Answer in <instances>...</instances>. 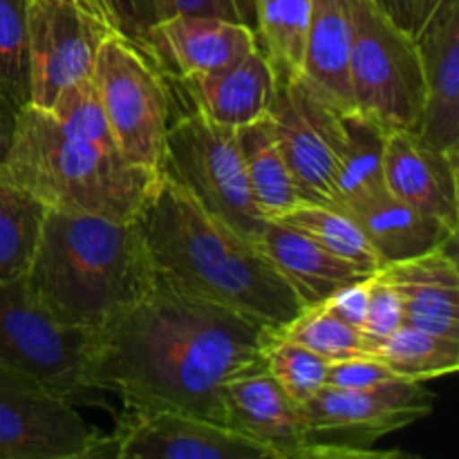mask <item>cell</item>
<instances>
[{"label":"cell","mask_w":459,"mask_h":459,"mask_svg":"<svg viewBox=\"0 0 459 459\" xmlns=\"http://www.w3.org/2000/svg\"><path fill=\"white\" fill-rule=\"evenodd\" d=\"M224 426L255 439L276 459H300L307 430L300 406L281 388L267 368L236 377L222 388Z\"/></svg>","instance_id":"cell-17"},{"label":"cell","mask_w":459,"mask_h":459,"mask_svg":"<svg viewBox=\"0 0 459 459\" xmlns=\"http://www.w3.org/2000/svg\"><path fill=\"white\" fill-rule=\"evenodd\" d=\"M157 278L175 290L282 330L305 309L258 245L211 218L160 175L134 218Z\"/></svg>","instance_id":"cell-2"},{"label":"cell","mask_w":459,"mask_h":459,"mask_svg":"<svg viewBox=\"0 0 459 459\" xmlns=\"http://www.w3.org/2000/svg\"><path fill=\"white\" fill-rule=\"evenodd\" d=\"M166 81L188 99L191 108L229 128H240L267 115L276 90V74L260 48L222 70Z\"/></svg>","instance_id":"cell-18"},{"label":"cell","mask_w":459,"mask_h":459,"mask_svg":"<svg viewBox=\"0 0 459 459\" xmlns=\"http://www.w3.org/2000/svg\"><path fill=\"white\" fill-rule=\"evenodd\" d=\"M339 211L350 215L361 229L377 258L381 260V267L444 249L457 240L455 229L412 209L390 191Z\"/></svg>","instance_id":"cell-20"},{"label":"cell","mask_w":459,"mask_h":459,"mask_svg":"<svg viewBox=\"0 0 459 459\" xmlns=\"http://www.w3.org/2000/svg\"><path fill=\"white\" fill-rule=\"evenodd\" d=\"M424 108L415 134L435 151L459 155V0H444L417 34Z\"/></svg>","instance_id":"cell-15"},{"label":"cell","mask_w":459,"mask_h":459,"mask_svg":"<svg viewBox=\"0 0 459 459\" xmlns=\"http://www.w3.org/2000/svg\"><path fill=\"white\" fill-rule=\"evenodd\" d=\"M343 130L345 142L336 173V209H345L388 191L384 179L388 130L357 110L343 112Z\"/></svg>","instance_id":"cell-24"},{"label":"cell","mask_w":459,"mask_h":459,"mask_svg":"<svg viewBox=\"0 0 459 459\" xmlns=\"http://www.w3.org/2000/svg\"><path fill=\"white\" fill-rule=\"evenodd\" d=\"M160 175L186 191L211 218L258 245L267 220L251 197L236 128L188 108L170 119Z\"/></svg>","instance_id":"cell-5"},{"label":"cell","mask_w":459,"mask_h":459,"mask_svg":"<svg viewBox=\"0 0 459 459\" xmlns=\"http://www.w3.org/2000/svg\"><path fill=\"white\" fill-rule=\"evenodd\" d=\"M236 139L251 197L264 220H278L282 213L300 204L269 117L264 115L236 128Z\"/></svg>","instance_id":"cell-23"},{"label":"cell","mask_w":459,"mask_h":459,"mask_svg":"<svg viewBox=\"0 0 459 459\" xmlns=\"http://www.w3.org/2000/svg\"><path fill=\"white\" fill-rule=\"evenodd\" d=\"M368 287H370V276L341 287V290H336L334 294L321 305H325V307L332 309L336 316H341L343 321H348L350 325L361 330L368 312Z\"/></svg>","instance_id":"cell-36"},{"label":"cell","mask_w":459,"mask_h":459,"mask_svg":"<svg viewBox=\"0 0 459 459\" xmlns=\"http://www.w3.org/2000/svg\"><path fill=\"white\" fill-rule=\"evenodd\" d=\"M48 112L61 124L63 130L74 137L117 151L92 76L67 85Z\"/></svg>","instance_id":"cell-32"},{"label":"cell","mask_w":459,"mask_h":459,"mask_svg":"<svg viewBox=\"0 0 459 459\" xmlns=\"http://www.w3.org/2000/svg\"><path fill=\"white\" fill-rule=\"evenodd\" d=\"M372 357L384 361L402 379L430 381L457 370L459 339H448L403 323L372 350Z\"/></svg>","instance_id":"cell-26"},{"label":"cell","mask_w":459,"mask_h":459,"mask_svg":"<svg viewBox=\"0 0 459 459\" xmlns=\"http://www.w3.org/2000/svg\"><path fill=\"white\" fill-rule=\"evenodd\" d=\"M27 4L30 0H0V92L18 110L30 106Z\"/></svg>","instance_id":"cell-30"},{"label":"cell","mask_w":459,"mask_h":459,"mask_svg":"<svg viewBox=\"0 0 459 459\" xmlns=\"http://www.w3.org/2000/svg\"><path fill=\"white\" fill-rule=\"evenodd\" d=\"M258 247L278 273L290 282L305 307L325 303L341 287L372 276L336 258L305 233L276 220H267Z\"/></svg>","instance_id":"cell-21"},{"label":"cell","mask_w":459,"mask_h":459,"mask_svg":"<svg viewBox=\"0 0 459 459\" xmlns=\"http://www.w3.org/2000/svg\"><path fill=\"white\" fill-rule=\"evenodd\" d=\"M103 439L70 399L0 368V459L99 457Z\"/></svg>","instance_id":"cell-12"},{"label":"cell","mask_w":459,"mask_h":459,"mask_svg":"<svg viewBox=\"0 0 459 459\" xmlns=\"http://www.w3.org/2000/svg\"><path fill=\"white\" fill-rule=\"evenodd\" d=\"M350 40L352 22L348 0H312L300 74L341 110H352Z\"/></svg>","instance_id":"cell-22"},{"label":"cell","mask_w":459,"mask_h":459,"mask_svg":"<svg viewBox=\"0 0 459 459\" xmlns=\"http://www.w3.org/2000/svg\"><path fill=\"white\" fill-rule=\"evenodd\" d=\"M99 457L117 459H276L255 439L179 411L126 412Z\"/></svg>","instance_id":"cell-13"},{"label":"cell","mask_w":459,"mask_h":459,"mask_svg":"<svg viewBox=\"0 0 459 459\" xmlns=\"http://www.w3.org/2000/svg\"><path fill=\"white\" fill-rule=\"evenodd\" d=\"M390 21L412 34V0H372Z\"/></svg>","instance_id":"cell-38"},{"label":"cell","mask_w":459,"mask_h":459,"mask_svg":"<svg viewBox=\"0 0 459 459\" xmlns=\"http://www.w3.org/2000/svg\"><path fill=\"white\" fill-rule=\"evenodd\" d=\"M115 30L103 0H30V106L49 110L67 85L90 79L99 45Z\"/></svg>","instance_id":"cell-10"},{"label":"cell","mask_w":459,"mask_h":459,"mask_svg":"<svg viewBox=\"0 0 459 459\" xmlns=\"http://www.w3.org/2000/svg\"><path fill=\"white\" fill-rule=\"evenodd\" d=\"M22 281L54 321L94 332L151 290L155 269L134 220L48 209Z\"/></svg>","instance_id":"cell-3"},{"label":"cell","mask_w":459,"mask_h":459,"mask_svg":"<svg viewBox=\"0 0 459 459\" xmlns=\"http://www.w3.org/2000/svg\"><path fill=\"white\" fill-rule=\"evenodd\" d=\"M312 0H254L255 43L267 56L276 83L300 74Z\"/></svg>","instance_id":"cell-25"},{"label":"cell","mask_w":459,"mask_h":459,"mask_svg":"<svg viewBox=\"0 0 459 459\" xmlns=\"http://www.w3.org/2000/svg\"><path fill=\"white\" fill-rule=\"evenodd\" d=\"M278 334L305 345L307 350L316 352L318 357L325 359L327 363L368 354L363 332L359 327L350 325L341 316H336L325 305L305 307L290 325L278 330Z\"/></svg>","instance_id":"cell-29"},{"label":"cell","mask_w":459,"mask_h":459,"mask_svg":"<svg viewBox=\"0 0 459 459\" xmlns=\"http://www.w3.org/2000/svg\"><path fill=\"white\" fill-rule=\"evenodd\" d=\"M278 330L157 278L151 290L90 332L85 381L126 412L179 411L224 424L222 388L264 366Z\"/></svg>","instance_id":"cell-1"},{"label":"cell","mask_w":459,"mask_h":459,"mask_svg":"<svg viewBox=\"0 0 459 459\" xmlns=\"http://www.w3.org/2000/svg\"><path fill=\"white\" fill-rule=\"evenodd\" d=\"M88 352V330L54 321L22 278L0 282V368L31 377L72 403H99L85 381Z\"/></svg>","instance_id":"cell-9"},{"label":"cell","mask_w":459,"mask_h":459,"mask_svg":"<svg viewBox=\"0 0 459 459\" xmlns=\"http://www.w3.org/2000/svg\"><path fill=\"white\" fill-rule=\"evenodd\" d=\"M451 249L384 264L379 273L402 299L406 325L459 339V267Z\"/></svg>","instance_id":"cell-19"},{"label":"cell","mask_w":459,"mask_h":459,"mask_svg":"<svg viewBox=\"0 0 459 459\" xmlns=\"http://www.w3.org/2000/svg\"><path fill=\"white\" fill-rule=\"evenodd\" d=\"M343 112L303 74L276 83L267 117L300 202L336 209Z\"/></svg>","instance_id":"cell-11"},{"label":"cell","mask_w":459,"mask_h":459,"mask_svg":"<svg viewBox=\"0 0 459 459\" xmlns=\"http://www.w3.org/2000/svg\"><path fill=\"white\" fill-rule=\"evenodd\" d=\"M327 366L330 363L316 352L285 339L278 332L264 350V368L296 403H305L325 388Z\"/></svg>","instance_id":"cell-31"},{"label":"cell","mask_w":459,"mask_h":459,"mask_svg":"<svg viewBox=\"0 0 459 459\" xmlns=\"http://www.w3.org/2000/svg\"><path fill=\"white\" fill-rule=\"evenodd\" d=\"M348 4L352 110L375 119L388 133H415L424 108V70L417 39L390 21L372 0H348Z\"/></svg>","instance_id":"cell-6"},{"label":"cell","mask_w":459,"mask_h":459,"mask_svg":"<svg viewBox=\"0 0 459 459\" xmlns=\"http://www.w3.org/2000/svg\"><path fill=\"white\" fill-rule=\"evenodd\" d=\"M426 381L397 379L363 390L321 388L299 403L307 430L303 457H393L375 453L379 437L408 429L435 411Z\"/></svg>","instance_id":"cell-8"},{"label":"cell","mask_w":459,"mask_h":459,"mask_svg":"<svg viewBox=\"0 0 459 459\" xmlns=\"http://www.w3.org/2000/svg\"><path fill=\"white\" fill-rule=\"evenodd\" d=\"M45 213L34 195L0 179V282L21 281L27 273Z\"/></svg>","instance_id":"cell-27"},{"label":"cell","mask_w":459,"mask_h":459,"mask_svg":"<svg viewBox=\"0 0 459 459\" xmlns=\"http://www.w3.org/2000/svg\"><path fill=\"white\" fill-rule=\"evenodd\" d=\"M276 222L290 224L296 231L305 233L314 242L334 254L336 258L354 264L366 273H377L381 269V260L372 251L370 242L361 233V229L354 224L350 215L343 211L332 209L323 204H309L300 202L294 209L282 213Z\"/></svg>","instance_id":"cell-28"},{"label":"cell","mask_w":459,"mask_h":459,"mask_svg":"<svg viewBox=\"0 0 459 459\" xmlns=\"http://www.w3.org/2000/svg\"><path fill=\"white\" fill-rule=\"evenodd\" d=\"M402 377L394 375L384 361H379L372 354H363V357L343 359V361H334L327 366L325 385L327 388H341V390H363L375 388V385L390 384Z\"/></svg>","instance_id":"cell-35"},{"label":"cell","mask_w":459,"mask_h":459,"mask_svg":"<svg viewBox=\"0 0 459 459\" xmlns=\"http://www.w3.org/2000/svg\"><path fill=\"white\" fill-rule=\"evenodd\" d=\"M92 81L117 151L130 164L160 175L173 119V90L166 76L134 40L115 30L99 45Z\"/></svg>","instance_id":"cell-7"},{"label":"cell","mask_w":459,"mask_h":459,"mask_svg":"<svg viewBox=\"0 0 459 459\" xmlns=\"http://www.w3.org/2000/svg\"><path fill=\"white\" fill-rule=\"evenodd\" d=\"M444 0H412V36L417 39L421 30L426 27V22L435 16L439 7H442Z\"/></svg>","instance_id":"cell-39"},{"label":"cell","mask_w":459,"mask_h":459,"mask_svg":"<svg viewBox=\"0 0 459 459\" xmlns=\"http://www.w3.org/2000/svg\"><path fill=\"white\" fill-rule=\"evenodd\" d=\"M18 108L0 92V166L7 160V152L12 148L13 133H16Z\"/></svg>","instance_id":"cell-37"},{"label":"cell","mask_w":459,"mask_h":459,"mask_svg":"<svg viewBox=\"0 0 459 459\" xmlns=\"http://www.w3.org/2000/svg\"><path fill=\"white\" fill-rule=\"evenodd\" d=\"M175 13H195V16H218L242 22L255 34L254 0H148V18L142 27ZM139 27V30H142Z\"/></svg>","instance_id":"cell-34"},{"label":"cell","mask_w":459,"mask_h":459,"mask_svg":"<svg viewBox=\"0 0 459 459\" xmlns=\"http://www.w3.org/2000/svg\"><path fill=\"white\" fill-rule=\"evenodd\" d=\"M403 325V307L402 299L394 291V287L381 276L379 272L370 276V287H368V312L363 321L361 332L366 336L368 354L388 339L394 330Z\"/></svg>","instance_id":"cell-33"},{"label":"cell","mask_w":459,"mask_h":459,"mask_svg":"<svg viewBox=\"0 0 459 459\" xmlns=\"http://www.w3.org/2000/svg\"><path fill=\"white\" fill-rule=\"evenodd\" d=\"M160 175L134 166L61 128L48 110H18L16 133L0 179L34 195L45 209L133 222Z\"/></svg>","instance_id":"cell-4"},{"label":"cell","mask_w":459,"mask_h":459,"mask_svg":"<svg viewBox=\"0 0 459 459\" xmlns=\"http://www.w3.org/2000/svg\"><path fill=\"white\" fill-rule=\"evenodd\" d=\"M166 79L209 74L258 48L254 30L218 16L175 13L128 36Z\"/></svg>","instance_id":"cell-14"},{"label":"cell","mask_w":459,"mask_h":459,"mask_svg":"<svg viewBox=\"0 0 459 459\" xmlns=\"http://www.w3.org/2000/svg\"><path fill=\"white\" fill-rule=\"evenodd\" d=\"M384 179L397 200L457 231L459 155L426 146L411 130H394L385 139Z\"/></svg>","instance_id":"cell-16"}]
</instances>
